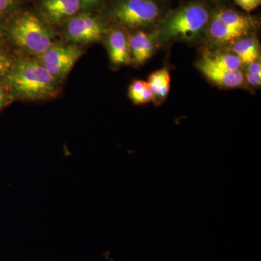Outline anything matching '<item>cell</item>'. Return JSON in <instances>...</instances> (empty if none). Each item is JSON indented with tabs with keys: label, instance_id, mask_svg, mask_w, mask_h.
Here are the masks:
<instances>
[{
	"label": "cell",
	"instance_id": "6da1fadb",
	"mask_svg": "<svg viewBox=\"0 0 261 261\" xmlns=\"http://www.w3.org/2000/svg\"><path fill=\"white\" fill-rule=\"evenodd\" d=\"M5 81L15 99L45 100L58 93V80L35 60L16 61Z\"/></svg>",
	"mask_w": 261,
	"mask_h": 261
},
{
	"label": "cell",
	"instance_id": "7a4b0ae2",
	"mask_svg": "<svg viewBox=\"0 0 261 261\" xmlns=\"http://www.w3.org/2000/svg\"><path fill=\"white\" fill-rule=\"evenodd\" d=\"M211 15L200 2H192L180 7L165 19L160 29L164 40H192L208 25Z\"/></svg>",
	"mask_w": 261,
	"mask_h": 261
},
{
	"label": "cell",
	"instance_id": "3957f363",
	"mask_svg": "<svg viewBox=\"0 0 261 261\" xmlns=\"http://www.w3.org/2000/svg\"><path fill=\"white\" fill-rule=\"evenodd\" d=\"M8 37L18 47L38 56L53 46L49 31L37 17L32 14L17 18L10 27Z\"/></svg>",
	"mask_w": 261,
	"mask_h": 261
},
{
	"label": "cell",
	"instance_id": "277c9868",
	"mask_svg": "<svg viewBox=\"0 0 261 261\" xmlns=\"http://www.w3.org/2000/svg\"><path fill=\"white\" fill-rule=\"evenodd\" d=\"M161 13V7L154 0H121L111 11L117 23L132 29L152 27L159 21Z\"/></svg>",
	"mask_w": 261,
	"mask_h": 261
},
{
	"label": "cell",
	"instance_id": "5b68a950",
	"mask_svg": "<svg viewBox=\"0 0 261 261\" xmlns=\"http://www.w3.org/2000/svg\"><path fill=\"white\" fill-rule=\"evenodd\" d=\"M82 56V51L73 45H53L39 56V61L57 80L70 73Z\"/></svg>",
	"mask_w": 261,
	"mask_h": 261
},
{
	"label": "cell",
	"instance_id": "8992f818",
	"mask_svg": "<svg viewBox=\"0 0 261 261\" xmlns=\"http://www.w3.org/2000/svg\"><path fill=\"white\" fill-rule=\"evenodd\" d=\"M105 30L97 18L89 14H82L70 19L67 25V35L70 40L82 44L99 42Z\"/></svg>",
	"mask_w": 261,
	"mask_h": 261
},
{
	"label": "cell",
	"instance_id": "52a82bcc",
	"mask_svg": "<svg viewBox=\"0 0 261 261\" xmlns=\"http://www.w3.org/2000/svg\"><path fill=\"white\" fill-rule=\"evenodd\" d=\"M128 38L132 63L143 64L154 54L156 46L154 34L138 30Z\"/></svg>",
	"mask_w": 261,
	"mask_h": 261
},
{
	"label": "cell",
	"instance_id": "ba28073f",
	"mask_svg": "<svg viewBox=\"0 0 261 261\" xmlns=\"http://www.w3.org/2000/svg\"><path fill=\"white\" fill-rule=\"evenodd\" d=\"M107 48L110 60L116 65H126L132 63L128 38L120 29H114L108 34Z\"/></svg>",
	"mask_w": 261,
	"mask_h": 261
},
{
	"label": "cell",
	"instance_id": "9c48e42d",
	"mask_svg": "<svg viewBox=\"0 0 261 261\" xmlns=\"http://www.w3.org/2000/svg\"><path fill=\"white\" fill-rule=\"evenodd\" d=\"M199 69L211 82L226 88H234L244 82V74L241 70L231 71L221 69L202 60L199 63Z\"/></svg>",
	"mask_w": 261,
	"mask_h": 261
},
{
	"label": "cell",
	"instance_id": "30bf717a",
	"mask_svg": "<svg viewBox=\"0 0 261 261\" xmlns=\"http://www.w3.org/2000/svg\"><path fill=\"white\" fill-rule=\"evenodd\" d=\"M207 32L211 39L219 43L234 42L245 37L248 33L228 25L220 19L211 15L207 25Z\"/></svg>",
	"mask_w": 261,
	"mask_h": 261
},
{
	"label": "cell",
	"instance_id": "8fae6325",
	"mask_svg": "<svg viewBox=\"0 0 261 261\" xmlns=\"http://www.w3.org/2000/svg\"><path fill=\"white\" fill-rule=\"evenodd\" d=\"M80 0H44L43 8L53 21L73 16L80 9Z\"/></svg>",
	"mask_w": 261,
	"mask_h": 261
},
{
	"label": "cell",
	"instance_id": "7c38bea8",
	"mask_svg": "<svg viewBox=\"0 0 261 261\" xmlns=\"http://www.w3.org/2000/svg\"><path fill=\"white\" fill-rule=\"evenodd\" d=\"M231 51L238 57L242 64H250L258 59V42L253 37L240 38L233 42Z\"/></svg>",
	"mask_w": 261,
	"mask_h": 261
},
{
	"label": "cell",
	"instance_id": "4fadbf2b",
	"mask_svg": "<svg viewBox=\"0 0 261 261\" xmlns=\"http://www.w3.org/2000/svg\"><path fill=\"white\" fill-rule=\"evenodd\" d=\"M147 83L153 94L154 100L162 102L166 97L171 88V76L166 68L156 70L149 75Z\"/></svg>",
	"mask_w": 261,
	"mask_h": 261
},
{
	"label": "cell",
	"instance_id": "5bb4252c",
	"mask_svg": "<svg viewBox=\"0 0 261 261\" xmlns=\"http://www.w3.org/2000/svg\"><path fill=\"white\" fill-rule=\"evenodd\" d=\"M213 15L228 25L247 33L253 27L254 22L252 18L230 8L218 10Z\"/></svg>",
	"mask_w": 261,
	"mask_h": 261
},
{
	"label": "cell",
	"instance_id": "9a60e30c",
	"mask_svg": "<svg viewBox=\"0 0 261 261\" xmlns=\"http://www.w3.org/2000/svg\"><path fill=\"white\" fill-rule=\"evenodd\" d=\"M202 60L221 69L231 70V71L240 70L242 65L241 61H240L238 57L234 54H229V53L212 54V53H206Z\"/></svg>",
	"mask_w": 261,
	"mask_h": 261
},
{
	"label": "cell",
	"instance_id": "2e32d148",
	"mask_svg": "<svg viewBox=\"0 0 261 261\" xmlns=\"http://www.w3.org/2000/svg\"><path fill=\"white\" fill-rule=\"evenodd\" d=\"M15 62L14 57L0 45V80H5L13 69Z\"/></svg>",
	"mask_w": 261,
	"mask_h": 261
},
{
	"label": "cell",
	"instance_id": "e0dca14e",
	"mask_svg": "<svg viewBox=\"0 0 261 261\" xmlns=\"http://www.w3.org/2000/svg\"><path fill=\"white\" fill-rule=\"evenodd\" d=\"M10 87L5 80H0V111L15 100Z\"/></svg>",
	"mask_w": 261,
	"mask_h": 261
},
{
	"label": "cell",
	"instance_id": "ac0fdd59",
	"mask_svg": "<svg viewBox=\"0 0 261 261\" xmlns=\"http://www.w3.org/2000/svg\"><path fill=\"white\" fill-rule=\"evenodd\" d=\"M147 82L143 80H135L132 82L128 90V95L132 102H135L137 98L147 87Z\"/></svg>",
	"mask_w": 261,
	"mask_h": 261
},
{
	"label": "cell",
	"instance_id": "d6986e66",
	"mask_svg": "<svg viewBox=\"0 0 261 261\" xmlns=\"http://www.w3.org/2000/svg\"><path fill=\"white\" fill-rule=\"evenodd\" d=\"M237 5L247 12L256 9L261 4V0H233Z\"/></svg>",
	"mask_w": 261,
	"mask_h": 261
},
{
	"label": "cell",
	"instance_id": "ffe728a7",
	"mask_svg": "<svg viewBox=\"0 0 261 261\" xmlns=\"http://www.w3.org/2000/svg\"><path fill=\"white\" fill-rule=\"evenodd\" d=\"M154 100L153 94H152V91L149 88V84L147 83V87L144 89L142 93L139 95V97L137 98V99H136L135 102L134 103L137 105L146 104V103L150 102Z\"/></svg>",
	"mask_w": 261,
	"mask_h": 261
},
{
	"label": "cell",
	"instance_id": "44dd1931",
	"mask_svg": "<svg viewBox=\"0 0 261 261\" xmlns=\"http://www.w3.org/2000/svg\"><path fill=\"white\" fill-rule=\"evenodd\" d=\"M247 73L261 75L260 62L256 61L253 62V63H250V64H249L248 67H247Z\"/></svg>",
	"mask_w": 261,
	"mask_h": 261
},
{
	"label": "cell",
	"instance_id": "7402d4cb",
	"mask_svg": "<svg viewBox=\"0 0 261 261\" xmlns=\"http://www.w3.org/2000/svg\"><path fill=\"white\" fill-rule=\"evenodd\" d=\"M14 3L15 0H0V15L7 13Z\"/></svg>",
	"mask_w": 261,
	"mask_h": 261
},
{
	"label": "cell",
	"instance_id": "603a6c76",
	"mask_svg": "<svg viewBox=\"0 0 261 261\" xmlns=\"http://www.w3.org/2000/svg\"><path fill=\"white\" fill-rule=\"evenodd\" d=\"M247 82L252 86H260L261 75L246 73L245 74Z\"/></svg>",
	"mask_w": 261,
	"mask_h": 261
},
{
	"label": "cell",
	"instance_id": "cb8c5ba5",
	"mask_svg": "<svg viewBox=\"0 0 261 261\" xmlns=\"http://www.w3.org/2000/svg\"><path fill=\"white\" fill-rule=\"evenodd\" d=\"M84 5L87 6H90V5H93L97 3L98 0H80Z\"/></svg>",
	"mask_w": 261,
	"mask_h": 261
},
{
	"label": "cell",
	"instance_id": "d4e9b609",
	"mask_svg": "<svg viewBox=\"0 0 261 261\" xmlns=\"http://www.w3.org/2000/svg\"><path fill=\"white\" fill-rule=\"evenodd\" d=\"M3 33H2L1 30H0V45H2V43H3Z\"/></svg>",
	"mask_w": 261,
	"mask_h": 261
},
{
	"label": "cell",
	"instance_id": "484cf974",
	"mask_svg": "<svg viewBox=\"0 0 261 261\" xmlns=\"http://www.w3.org/2000/svg\"><path fill=\"white\" fill-rule=\"evenodd\" d=\"M214 1H219V0H214Z\"/></svg>",
	"mask_w": 261,
	"mask_h": 261
}]
</instances>
